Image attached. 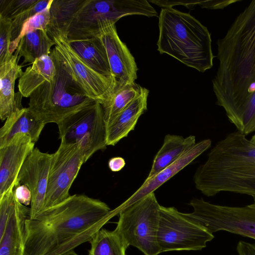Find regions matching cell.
Returning a JSON list of instances; mask_svg holds the SVG:
<instances>
[{"label": "cell", "instance_id": "obj_32", "mask_svg": "<svg viewBox=\"0 0 255 255\" xmlns=\"http://www.w3.org/2000/svg\"><path fill=\"white\" fill-rule=\"evenodd\" d=\"M14 188H10L0 197V237L4 232L16 200Z\"/></svg>", "mask_w": 255, "mask_h": 255}, {"label": "cell", "instance_id": "obj_22", "mask_svg": "<svg viewBox=\"0 0 255 255\" xmlns=\"http://www.w3.org/2000/svg\"><path fill=\"white\" fill-rule=\"evenodd\" d=\"M55 73V65L50 54L38 58L26 68L19 77L18 91L22 97L29 98L43 83L52 81Z\"/></svg>", "mask_w": 255, "mask_h": 255}, {"label": "cell", "instance_id": "obj_14", "mask_svg": "<svg viewBox=\"0 0 255 255\" xmlns=\"http://www.w3.org/2000/svg\"><path fill=\"white\" fill-rule=\"evenodd\" d=\"M53 153L33 149L24 161L15 185H26L31 193L29 218H34L44 208Z\"/></svg>", "mask_w": 255, "mask_h": 255}, {"label": "cell", "instance_id": "obj_21", "mask_svg": "<svg viewBox=\"0 0 255 255\" xmlns=\"http://www.w3.org/2000/svg\"><path fill=\"white\" fill-rule=\"evenodd\" d=\"M196 144L195 136L169 134L164 137L162 146L156 154L147 178H150L177 161Z\"/></svg>", "mask_w": 255, "mask_h": 255}, {"label": "cell", "instance_id": "obj_4", "mask_svg": "<svg viewBox=\"0 0 255 255\" xmlns=\"http://www.w3.org/2000/svg\"><path fill=\"white\" fill-rule=\"evenodd\" d=\"M157 50L184 65L204 72L213 66L211 34L188 13L162 8L158 16Z\"/></svg>", "mask_w": 255, "mask_h": 255}, {"label": "cell", "instance_id": "obj_8", "mask_svg": "<svg viewBox=\"0 0 255 255\" xmlns=\"http://www.w3.org/2000/svg\"><path fill=\"white\" fill-rule=\"evenodd\" d=\"M189 205L193 212L185 216L210 233L227 231L255 240V198L242 207L214 204L202 198H194Z\"/></svg>", "mask_w": 255, "mask_h": 255}, {"label": "cell", "instance_id": "obj_33", "mask_svg": "<svg viewBox=\"0 0 255 255\" xmlns=\"http://www.w3.org/2000/svg\"><path fill=\"white\" fill-rule=\"evenodd\" d=\"M11 20L0 18V64L9 58Z\"/></svg>", "mask_w": 255, "mask_h": 255}, {"label": "cell", "instance_id": "obj_34", "mask_svg": "<svg viewBox=\"0 0 255 255\" xmlns=\"http://www.w3.org/2000/svg\"><path fill=\"white\" fill-rule=\"evenodd\" d=\"M14 192L17 200L21 204L26 206L30 205L31 193L26 185L23 184L15 185Z\"/></svg>", "mask_w": 255, "mask_h": 255}, {"label": "cell", "instance_id": "obj_6", "mask_svg": "<svg viewBox=\"0 0 255 255\" xmlns=\"http://www.w3.org/2000/svg\"><path fill=\"white\" fill-rule=\"evenodd\" d=\"M132 15L153 17L158 13L147 0H85L67 29V37L69 40L97 37L100 21L116 23Z\"/></svg>", "mask_w": 255, "mask_h": 255}, {"label": "cell", "instance_id": "obj_2", "mask_svg": "<svg viewBox=\"0 0 255 255\" xmlns=\"http://www.w3.org/2000/svg\"><path fill=\"white\" fill-rule=\"evenodd\" d=\"M218 69L212 80L216 104L233 124L255 92V0L217 41Z\"/></svg>", "mask_w": 255, "mask_h": 255}, {"label": "cell", "instance_id": "obj_13", "mask_svg": "<svg viewBox=\"0 0 255 255\" xmlns=\"http://www.w3.org/2000/svg\"><path fill=\"white\" fill-rule=\"evenodd\" d=\"M115 24L107 19L98 22L97 37L105 47L113 79V87L110 95L135 84L137 77L135 59L120 38Z\"/></svg>", "mask_w": 255, "mask_h": 255}, {"label": "cell", "instance_id": "obj_31", "mask_svg": "<svg viewBox=\"0 0 255 255\" xmlns=\"http://www.w3.org/2000/svg\"><path fill=\"white\" fill-rule=\"evenodd\" d=\"M38 0H0V18L12 20Z\"/></svg>", "mask_w": 255, "mask_h": 255}, {"label": "cell", "instance_id": "obj_29", "mask_svg": "<svg viewBox=\"0 0 255 255\" xmlns=\"http://www.w3.org/2000/svg\"><path fill=\"white\" fill-rule=\"evenodd\" d=\"M233 125L245 136L255 132V92L250 96Z\"/></svg>", "mask_w": 255, "mask_h": 255}, {"label": "cell", "instance_id": "obj_3", "mask_svg": "<svg viewBox=\"0 0 255 255\" xmlns=\"http://www.w3.org/2000/svg\"><path fill=\"white\" fill-rule=\"evenodd\" d=\"M193 180L207 197L228 192L255 198V144L237 130L227 134L197 168Z\"/></svg>", "mask_w": 255, "mask_h": 255}, {"label": "cell", "instance_id": "obj_12", "mask_svg": "<svg viewBox=\"0 0 255 255\" xmlns=\"http://www.w3.org/2000/svg\"><path fill=\"white\" fill-rule=\"evenodd\" d=\"M85 162L79 143L61 141L58 149L53 153L43 209L70 197V187Z\"/></svg>", "mask_w": 255, "mask_h": 255}, {"label": "cell", "instance_id": "obj_26", "mask_svg": "<svg viewBox=\"0 0 255 255\" xmlns=\"http://www.w3.org/2000/svg\"><path fill=\"white\" fill-rule=\"evenodd\" d=\"M142 87L136 83L110 95L101 105L106 126L140 94Z\"/></svg>", "mask_w": 255, "mask_h": 255}, {"label": "cell", "instance_id": "obj_17", "mask_svg": "<svg viewBox=\"0 0 255 255\" xmlns=\"http://www.w3.org/2000/svg\"><path fill=\"white\" fill-rule=\"evenodd\" d=\"M20 57L16 50L9 58L0 64V118L5 121L12 113L22 109V95L14 93L16 80L23 73L18 64Z\"/></svg>", "mask_w": 255, "mask_h": 255}, {"label": "cell", "instance_id": "obj_37", "mask_svg": "<svg viewBox=\"0 0 255 255\" xmlns=\"http://www.w3.org/2000/svg\"><path fill=\"white\" fill-rule=\"evenodd\" d=\"M126 165L125 159L121 157H114L110 159L108 166L113 172H118L122 170Z\"/></svg>", "mask_w": 255, "mask_h": 255}, {"label": "cell", "instance_id": "obj_11", "mask_svg": "<svg viewBox=\"0 0 255 255\" xmlns=\"http://www.w3.org/2000/svg\"><path fill=\"white\" fill-rule=\"evenodd\" d=\"M46 29L68 73L89 97L102 104L112 91L113 79L97 72L80 57L70 45L67 32L48 25Z\"/></svg>", "mask_w": 255, "mask_h": 255}, {"label": "cell", "instance_id": "obj_36", "mask_svg": "<svg viewBox=\"0 0 255 255\" xmlns=\"http://www.w3.org/2000/svg\"><path fill=\"white\" fill-rule=\"evenodd\" d=\"M238 255H255V243L240 241L237 245Z\"/></svg>", "mask_w": 255, "mask_h": 255}, {"label": "cell", "instance_id": "obj_35", "mask_svg": "<svg viewBox=\"0 0 255 255\" xmlns=\"http://www.w3.org/2000/svg\"><path fill=\"white\" fill-rule=\"evenodd\" d=\"M238 0H197V5L202 8L212 9H223L230 4L238 2Z\"/></svg>", "mask_w": 255, "mask_h": 255}, {"label": "cell", "instance_id": "obj_18", "mask_svg": "<svg viewBox=\"0 0 255 255\" xmlns=\"http://www.w3.org/2000/svg\"><path fill=\"white\" fill-rule=\"evenodd\" d=\"M149 90L142 87L140 94L107 125V144L116 145L134 130L139 118L147 110Z\"/></svg>", "mask_w": 255, "mask_h": 255}, {"label": "cell", "instance_id": "obj_28", "mask_svg": "<svg viewBox=\"0 0 255 255\" xmlns=\"http://www.w3.org/2000/svg\"><path fill=\"white\" fill-rule=\"evenodd\" d=\"M53 0H38L34 5L17 15L11 20V41L9 54L12 55L15 51L14 44L20 35L23 24L30 17L50 6Z\"/></svg>", "mask_w": 255, "mask_h": 255}, {"label": "cell", "instance_id": "obj_1", "mask_svg": "<svg viewBox=\"0 0 255 255\" xmlns=\"http://www.w3.org/2000/svg\"><path fill=\"white\" fill-rule=\"evenodd\" d=\"M116 215L105 202L74 194L25 223L24 255H62L91 240Z\"/></svg>", "mask_w": 255, "mask_h": 255}, {"label": "cell", "instance_id": "obj_23", "mask_svg": "<svg viewBox=\"0 0 255 255\" xmlns=\"http://www.w3.org/2000/svg\"><path fill=\"white\" fill-rule=\"evenodd\" d=\"M69 42L75 52L91 68L113 79L107 52L99 38L69 40Z\"/></svg>", "mask_w": 255, "mask_h": 255}, {"label": "cell", "instance_id": "obj_39", "mask_svg": "<svg viewBox=\"0 0 255 255\" xmlns=\"http://www.w3.org/2000/svg\"><path fill=\"white\" fill-rule=\"evenodd\" d=\"M250 140L252 143L255 144V134L252 136Z\"/></svg>", "mask_w": 255, "mask_h": 255}, {"label": "cell", "instance_id": "obj_7", "mask_svg": "<svg viewBox=\"0 0 255 255\" xmlns=\"http://www.w3.org/2000/svg\"><path fill=\"white\" fill-rule=\"evenodd\" d=\"M160 208L154 192L151 193L119 211L114 231L128 247H135L144 255H158Z\"/></svg>", "mask_w": 255, "mask_h": 255}, {"label": "cell", "instance_id": "obj_30", "mask_svg": "<svg viewBox=\"0 0 255 255\" xmlns=\"http://www.w3.org/2000/svg\"><path fill=\"white\" fill-rule=\"evenodd\" d=\"M50 7L37 13L29 18L23 25L19 36L14 44V49L16 50L20 39L27 33L38 29H46L50 23Z\"/></svg>", "mask_w": 255, "mask_h": 255}, {"label": "cell", "instance_id": "obj_24", "mask_svg": "<svg viewBox=\"0 0 255 255\" xmlns=\"http://www.w3.org/2000/svg\"><path fill=\"white\" fill-rule=\"evenodd\" d=\"M54 45L55 42L46 29H38L21 37L16 50L19 57L23 58L22 64L32 63L38 58L49 55Z\"/></svg>", "mask_w": 255, "mask_h": 255}, {"label": "cell", "instance_id": "obj_38", "mask_svg": "<svg viewBox=\"0 0 255 255\" xmlns=\"http://www.w3.org/2000/svg\"><path fill=\"white\" fill-rule=\"evenodd\" d=\"M62 255H79L76 253L74 252V250L67 252Z\"/></svg>", "mask_w": 255, "mask_h": 255}, {"label": "cell", "instance_id": "obj_10", "mask_svg": "<svg viewBox=\"0 0 255 255\" xmlns=\"http://www.w3.org/2000/svg\"><path fill=\"white\" fill-rule=\"evenodd\" d=\"M214 238L213 234L175 207L160 206L157 242L161 253L200 251Z\"/></svg>", "mask_w": 255, "mask_h": 255}, {"label": "cell", "instance_id": "obj_27", "mask_svg": "<svg viewBox=\"0 0 255 255\" xmlns=\"http://www.w3.org/2000/svg\"><path fill=\"white\" fill-rule=\"evenodd\" d=\"M85 0H53L48 26L67 32L74 16Z\"/></svg>", "mask_w": 255, "mask_h": 255}, {"label": "cell", "instance_id": "obj_5", "mask_svg": "<svg viewBox=\"0 0 255 255\" xmlns=\"http://www.w3.org/2000/svg\"><path fill=\"white\" fill-rule=\"evenodd\" d=\"M50 55L56 68L51 82H45L29 96L28 108L45 125L63 120L97 101L89 97L68 73L55 50Z\"/></svg>", "mask_w": 255, "mask_h": 255}, {"label": "cell", "instance_id": "obj_20", "mask_svg": "<svg viewBox=\"0 0 255 255\" xmlns=\"http://www.w3.org/2000/svg\"><path fill=\"white\" fill-rule=\"evenodd\" d=\"M45 124L38 120L28 108H23L5 120L0 129V147L6 145L17 134L29 136L35 143L39 139Z\"/></svg>", "mask_w": 255, "mask_h": 255}, {"label": "cell", "instance_id": "obj_9", "mask_svg": "<svg viewBox=\"0 0 255 255\" xmlns=\"http://www.w3.org/2000/svg\"><path fill=\"white\" fill-rule=\"evenodd\" d=\"M61 141L79 143L86 161L96 152L106 148L107 126L98 102L68 117L58 125Z\"/></svg>", "mask_w": 255, "mask_h": 255}, {"label": "cell", "instance_id": "obj_16", "mask_svg": "<svg viewBox=\"0 0 255 255\" xmlns=\"http://www.w3.org/2000/svg\"><path fill=\"white\" fill-rule=\"evenodd\" d=\"M212 144L210 139H205L196 143L174 163L163 169L150 178H146L142 185L126 201L115 209L118 214L120 210L154 192L160 186L187 166L195 159L209 149Z\"/></svg>", "mask_w": 255, "mask_h": 255}, {"label": "cell", "instance_id": "obj_15", "mask_svg": "<svg viewBox=\"0 0 255 255\" xmlns=\"http://www.w3.org/2000/svg\"><path fill=\"white\" fill-rule=\"evenodd\" d=\"M35 143L25 134H17L0 147V197L14 187L19 171Z\"/></svg>", "mask_w": 255, "mask_h": 255}, {"label": "cell", "instance_id": "obj_19", "mask_svg": "<svg viewBox=\"0 0 255 255\" xmlns=\"http://www.w3.org/2000/svg\"><path fill=\"white\" fill-rule=\"evenodd\" d=\"M30 209L17 199L6 228L0 237V255H24L25 223Z\"/></svg>", "mask_w": 255, "mask_h": 255}, {"label": "cell", "instance_id": "obj_25", "mask_svg": "<svg viewBox=\"0 0 255 255\" xmlns=\"http://www.w3.org/2000/svg\"><path fill=\"white\" fill-rule=\"evenodd\" d=\"M89 243V255H126L128 247L114 230L110 231L103 228L96 233Z\"/></svg>", "mask_w": 255, "mask_h": 255}]
</instances>
